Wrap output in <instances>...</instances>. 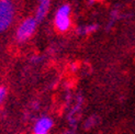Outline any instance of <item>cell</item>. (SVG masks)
Here are the masks:
<instances>
[{
	"instance_id": "3957f363",
	"label": "cell",
	"mask_w": 135,
	"mask_h": 134,
	"mask_svg": "<svg viewBox=\"0 0 135 134\" xmlns=\"http://www.w3.org/2000/svg\"><path fill=\"white\" fill-rule=\"evenodd\" d=\"M36 28V20L34 18H28L20 24L17 30V39L18 41L23 42L28 40L35 31Z\"/></svg>"
},
{
	"instance_id": "6da1fadb",
	"label": "cell",
	"mask_w": 135,
	"mask_h": 134,
	"mask_svg": "<svg viewBox=\"0 0 135 134\" xmlns=\"http://www.w3.org/2000/svg\"><path fill=\"white\" fill-rule=\"evenodd\" d=\"M15 9L10 0H0V32H3L11 24Z\"/></svg>"
},
{
	"instance_id": "277c9868",
	"label": "cell",
	"mask_w": 135,
	"mask_h": 134,
	"mask_svg": "<svg viewBox=\"0 0 135 134\" xmlns=\"http://www.w3.org/2000/svg\"><path fill=\"white\" fill-rule=\"evenodd\" d=\"M53 124V120L50 117L38 118L33 126V134H49Z\"/></svg>"
},
{
	"instance_id": "8992f818",
	"label": "cell",
	"mask_w": 135,
	"mask_h": 134,
	"mask_svg": "<svg viewBox=\"0 0 135 134\" xmlns=\"http://www.w3.org/2000/svg\"><path fill=\"white\" fill-rule=\"evenodd\" d=\"M97 29L96 25H89V26H85V29L83 30V33H90Z\"/></svg>"
},
{
	"instance_id": "5b68a950",
	"label": "cell",
	"mask_w": 135,
	"mask_h": 134,
	"mask_svg": "<svg viewBox=\"0 0 135 134\" xmlns=\"http://www.w3.org/2000/svg\"><path fill=\"white\" fill-rule=\"evenodd\" d=\"M49 8H50V0H41V2L38 4V8L36 10V16H35L36 21H41L45 17Z\"/></svg>"
},
{
	"instance_id": "7a4b0ae2",
	"label": "cell",
	"mask_w": 135,
	"mask_h": 134,
	"mask_svg": "<svg viewBox=\"0 0 135 134\" xmlns=\"http://www.w3.org/2000/svg\"><path fill=\"white\" fill-rule=\"evenodd\" d=\"M69 13H70V7L68 4H64L59 7L55 16V26L58 31L65 32L66 30H68L70 25Z\"/></svg>"
},
{
	"instance_id": "52a82bcc",
	"label": "cell",
	"mask_w": 135,
	"mask_h": 134,
	"mask_svg": "<svg viewBox=\"0 0 135 134\" xmlns=\"http://www.w3.org/2000/svg\"><path fill=\"white\" fill-rule=\"evenodd\" d=\"M4 97H6V89L3 88V87H0V103L2 102Z\"/></svg>"
}]
</instances>
